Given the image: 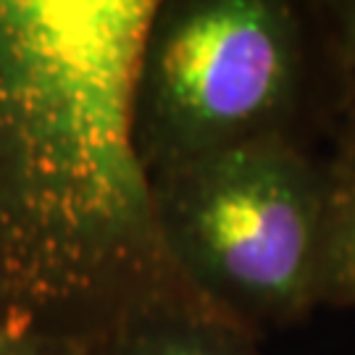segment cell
<instances>
[{"label": "cell", "instance_id": "5", "mask_svg": "<svg viewBox=\"0 0 355 355\" xmlns=\"http://www.w3.org/2000/svg\"><path fill=\"white\" fill-rule=\"evenodd\" d=\"M316 305L355 308V150L324 164Z\"/></svg>", "mask_w": 355, "mask_h": 355}, {"label": "cell", "instance_id": "4", "mask_svg": "<svg viewBox=\"0 0 355 355\" xmlns=\"http://www.w3.org/2000/svg\"><path fill=\"white\" fill-rule=\"evenodd\" d=\"M92 355H261L258 337L198 303L158 308L135 318Z\"/></svg>", "mask_w": 355, "mask_h": 355}, {"label": "cell", "instance_id": "1", "mask_svg": "<svg viewBox=\"0 0 355 355\" xmlns=\"http://www.w3.org/2000/svg\"><path fill=\"white\" fill-rule=\"evenodd\" d=\"M155 6L0 0V331L95 347L198 303L166 255L135 142Z\"/></svg>", "mask_w": 355, "mask_h": 355}, {"label": "cell", "instance_id": "2", "mask_svg": "<svg viewBox=\"0 0 355 355\" xmlns=\"http://www.w3.org/2000/svg\"><path fill=\"white\" fill-rule=\"evenodd\" d=\"M166 255L198 303L250 334L316 308L324 164L268 135L150 179Z\"/></svg>", "mask_w": 355, "mask_h": 355}, {"label": "cell", "instance_id": "7", "mask_svg": "<svg viewBox=\"0 0 355 355\" xmlns=\"http://www.w3.org/2000/svg\"><path fill=\"white\" fill-rule=\"evenodd\" d=\"M0 355H92V347L35 334L0 331Z\"/></svg>", "mask_w": 355, "mask_h": 355}, {"label": "cell", "instance_id": "3", "mask_svg": "<svg viewBox=\"0 0 355 355\" xmlns=\"http://www.w3.org/2000/svg\"><path fill=\"white\" fill-rule=\"evenodd\" d=\"M305 79L300 13L282 0H158L135 76V142L158 177L290 135Z\"/></svg>", "mask_w": 355, "mask_h": 355}, {"label": "cell", "instance_id": "6", "mask_svg": "<svg viewBox=\"0 0 355 355\" xmlns=\"http://www.w3.org/2000/svg\"><path fill=\"white\" fill-rule=\"evenodd\" d=\"M331 66L337 85L340 148L355 150V0L331 3Z\"/></svg>", "mask_w": 355, "mask_h": 355}]
</instances>
